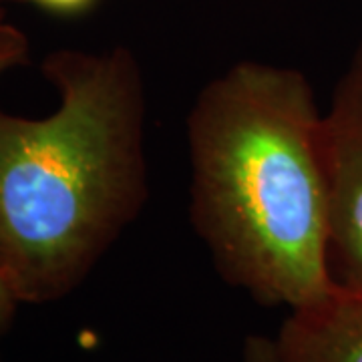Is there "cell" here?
Masks as SVG:
<instances>
[{"label": "cell", "mask_w": 362, "mask_h": 362, "mask_svg": "<svg viewBox=\"0 0 362 362\" xmlns=\"http://www.w3.org/2000/svg\"><path fill=\"white\" fill-rule=\"evenodd\" d=\"M2 25H6V21H4V13L0 11V26H2Z\"/></svg>", "instance_id": "cell-8"}, {"label": "cell", "mask_w": 362, "mask_h": 362, "mask_svg": "<svg viewBox=\"0 0 362 362\" xmlns=\"http://www.w3.org/2000/svg\"><path fill=\"white\" fill-rule=\"evenodd\" d=\"M35 2L54 11H78L85 4H89V0H35Z\"/></svg>", "instance_id": "cell-7"}, {"label": "cell", "mask_w": 362, "mask_h": 362, "mask_svg": "<svg viewBox=\"0 0 362 362\" xmlns=\"http://www.w3.org/2000/svg\"><path fill=\"white\" fill-rule=\"evenodd\" d=\"M40 69L59 93L51 115L0 111V264L21 304L71 294L149 199L135 54L61 49Z\"/></svg>", "instance_id": "cell-2"}, {"label": "cell", "mask_w": 362, "mask_h": 362, "mask_svg": "<svg viewBox=\"0 0 362 362\" xmlns=\"http://www.w3.org/2000/svg\"><path fill=\"white\" fill-rule=\"evenodd\" d=\"M322 121L302 71L258 61L211 78L187 115L195 233L221 278L266 306L334 288Z\"/></svg>", "instance_id": "cell-1"}, {"label": "cell", "mask_w": 362, "mask_h": 362, "mask_svg": "<svg viewBox=\"0 0 362 362\" xmlns=\"http://www.w3.org/2000/svg\"><path fill=\"white\" fill-rule=\"evenodd\" d=\"M328 197V274L362 292V39L338 78L322 121Z\"/></svg>", "instance_id": "cell-3"}, {"label": "cell", "mask_w": 362, "mask_h": 362, "mask_svg": "<svg viewBox=\"0 0 362 362\" xmlns=\"http://www.w3.org/2000/svg\"><path fill=\"white\" fill-rule=\"evenodd\" d=\"M18 304H21V300L14 292L13 282H11L8 274L4 270V266L0 264V334L11 324Z\"/></svg>", "instance_id": "cell-6"}, {"label": "cell", "mask_w": 362, "mask_h": 362, "mask_svg": "<svg viewBox=\"0 0 362 362\" xmlns=\"http://www.w3.org/2000/svg\"><path fill=\"white\" fill-rule=\"evenodd\" d=\"M244 362H250V361H244Z\"/></svg>", "instance_id": "cell-9"}, {"label": "cell", "mask_w": 362, "mask_h": 362, "mask_svg": "<svg viewBox=\"0 0 362 362\" xmlns=\"http://www.w3.org/2000/svg\"><path fill=\"white\" fill-rule=\"evenodd\" d=\"M250 362H362V292L332 288L292 308L274 337L244 342Z\"/></svg>", "instance_id": "cell-4"}, {"label": "cell", "mask_w": 362, "mask_h": 362, "mask_svg": "<svg viewBox=\"0 0 362 362\" xmlns=\"http://www.w3.org/2000/svg\"><path fill=\"white\" fill-rule=\"evenodd\" d=\"M28 54V40L13 25L0 26V75H4L8 69L23 65Z\"/></svg>", "instance_id": "cell-5"}]
</instances>
